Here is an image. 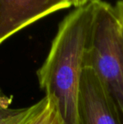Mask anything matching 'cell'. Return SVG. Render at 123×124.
Here are the masks:
<instances>
[{"label":"cell","mask_w":123,"mask_h":124,"mask_svg":"<svg viewBox=\"0 0 123 124\" xmlns=\"http://www.w3.org/2000/svg\"><path fill=\"white\" fill-rule=\"evenodd\" d=\"M94 11L95 0H90L62 20L37 71L40 87L55 101L65 124H77L79 83Z\"/></svg>","instance_id":"1"},{"label":"cell","mask_w":123,"mask_h":124,"mask_svg":"<svg viewBox=\"0 0 123 124\" xmlns=\"http://www.w3.org/2000/svg\"><path fill=\"white\" fill-rule=\"evenodd\" d=\"M98 75L123 124V25L115 7L95 0L92 29L84 59Z\"/></svg>","instance_id":"2"},{"label":"cell","mask_w":123,"mask_h":124,"mask_svg":"<svg viewBox=\"0 0 123 124\" xmlns=\"http://www.w3.org/2000/svg\"><path fill=\"white\" fill-rule=\"evenodd\" d=\"M77 124H122L101 80L92 68L85 64L78 95Z\"/></svg>","instance_id":"3"},{"label":"cell","mask_w":123,"mask_h":124,"mask_svg":"<svg viewBox=\"0 0 123 124\" xmlns=\"http://www.w3.org/2000/svg\"><path fill=\"white\" fill-rule=\"evenodd\" d=\"M79 0H0V44L23 28Z\"/></svg>","instance_id":"4"},{"label":"cell","mask_w":123,"mask_h":124,"mask_svg":"<svg viewBox=\"0 0 123 124\" xmlns=\"http://www.w3.org/2000/svg\"><path fill=\"white\" fill-rule=\"evenodd\" d=\"M47 100L45 96L32 106L10 108L13 96L8 95L0 102V124H31L45 108Z\"/></svg>","instance_id":"5"},{"label":"cell","mask_w":123,"mask_h":124,"mask_svg":"<svg viewBox=\"0 0 123 124\" xmlns=\"http://www.w3.org/2000/svg\"><path fill=\"white\" fill-rule=\"evenodd\" d=\"M46 97L48 100L46 106L31 124H65L55 101Z\"/></svg>","instance_id":"6"},{"label":"cell","mask_w":123,"mask_h":124,"mask_svg":"<svg viewBox=\"0 0 123 124\" xmlns=\"http://www.w3.org/2000/svg\"><path fill=\"white\" fill-rule=\"evenodd\" d=\"M115 9L123 25V0H119L115 6Z\"/></svg>","instance_id":"7"},{"label":"cell","mask_w":123,"mask_h":124,"mask_svg":"<svg viewBox=\"0 0 123 124\" xmlns=\"http://www.w3.org/2000/svg\"><path fill=\"white\" fill-rule=\"evenodd\" d=\"M7 97H8V95H5V94L3 93V91L2 90L1 87H0V102H1L2 101H3L5 98H7Z\"/></svg>","instance_id":"8"},{"label":"cell","mask_w":123,"mask_h":124,"mask_svg":"<svg viewBox=\"0 0 123 124\" xmlns=\"http://www.w3.org/2000/svg\"><path fill=\"white\" fill-rule=\"evenodd\" d=\"M89 1H90V0H79V3H80L81 6H82V5L86 4L87 3H89Z\"/></svg>","instance_id":"9"}]
</instances>
